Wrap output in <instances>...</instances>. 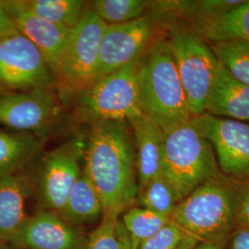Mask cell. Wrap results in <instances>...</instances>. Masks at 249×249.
Here are the masks:
<instances>
[{
  "mask_svg": "<svg viewBox=\"0 0 249 249\" xmlns=\"http://www.w3.org/2000/svg\"><path fill=\"white\" fill-rule=\"evenodd\" d=\"M83 157V170L98 193L103 217H121L133 207L139 193L136 151L128 121L92 124Z\"/></svg>",
  "mask_w": 249,
  "mask_h": 249,
  "instance_id": "1",
  "label": "cell"
},
{
  "mask_svg": "<svg viewBox=\"0 0 249 249\" xmlns=\"http://www.w3.org/2000/svg\"><path fill=\"white\" fill-rule=\"evenodd\" d=\"M140 107L164 132L191 119L186 94L167 38L155 37L140 56L137 70Z\"/></svg>",
  "mask_w": 249,
  "mask_h": 249,
  "instance_id": "2",
  "label": "cell"
},
{
  "mask_svg": "<svg viewBox=\"0 0 249 249\" xmlns=\"http://www.w3.org/2000/svg\"><path fill=\"white\" fill-rule=\"evenodd\" d=\"M240 185L222 173L207 180L178 202L171 223L197 243L225 244L237 229L235 208Z\"/></svg>",
  "mask_w": 249,
  "mask_h": 249,
  "instance_id": "3",
  "label": "cell"
},
{
  "mask_svg": "<svg viewBox=\"0 0 249 249\" xmlns=\"http://www.w3.org/2000/svg\"><path fill=\"white\" fill-rule=\"evenodd\" d=\"M220 174L212 144L191 119L164 132L161 175L175 190L179 202L207 180Z\"/></svg>",
  "mask_w": 249,
  "mask_h": 249,
  "instance_id": "4",
  "label": "cell"
},
{
  "mask_svg": "<svg viewBox=\"0 0 249 249\" xmlns=\"http://www.w3.org/2000/svg\"><path fill=\"white\" fill-rule=\"evenodd\" d=\"M167 36L190 114H203L220 62L210 44L187 22H168Z\"/></svg>",
  "mask_w": 249,
  "mask_h": 249,
  "instance_id": "5",
  "label": "cell"
},
{
  "mask_svg": "<svg viewBox=\"0 0 249 249\" xmlns=\"http://www.w3.org/2000/svg\"><path fill=\"white\" fill-rule=\"evenodd\" d=\"M139 59L91 80L76 94L77 114L81 120L93 124L129 121L142 115L137 78Z\"/></svg>",
  "mask_w": 249,
  "mask_h": 249,
  "instance_id": "6",
  "label": "cell"
},
{
  "mask_svg": "<svg viewBox=\"0 0 249 249\" xmlns=\"http://www.w3.org/2000/svg\"><path fill=\"white\" fill-rule=\"evenodd\" d=\"M107 26V23L89 8L85 9L78 24L72 29L55 76L56 85L67 93L77 94L94 80Z\"/></svg>",
  "mask_w": 249,
  "mask_h": 249,
  "instance_id": "7",
  "label": "cell"
},
{
  "mask_svg": "<svg viewBox=\"0 0 249 249\" xmlns=\"http://www.w3.org/2000/svg\"><path fill=\"white\" fill-rule=\"evenodd\" d=\"M62 106L53 90L9 91L0 96V125L46 141L63 120Z\"/></svg>",
  "mask_w": 249,
  "mask_h": 249,
  "instance_id": "8",
  "label": "cell"
},
{
  "mask_svg": "<svg viewBox=\"0 0 249 249\" xmlns=\"http://www.w3.org/2000/svg\"><path fill=\"white\" fill-rule=\"evenodd\" d=\"M0 85L9 91L55 89L45 56L18 31L0 36Z\"/></svg>",
  "mask_w": 249,
  "mask_h": 249,
  "instance_id": "9",
  "label": "cell"
},
{
  "mask_svg": "<svg viewBox=\"0 0 249 249\" xmlns=\"http://www.w3.org/2000/svg\"><path fill=\"white\" fill-rule=\"evenodd\" d=\"M191 122L212 144L220 172L235 180L249 179V123L203 113Z\"/></svg>",
  "mask_w": 249,
  "mask_h": 249,
  "instance_id": "10",
  "label": "cell"
},
{
  "mask_svg": "<svg viewBox=\"0 0 249 249\" xmlns=\"http://www.w3.org/2000/svg\"><path fill=\"white\" fill-rule=\"evenodd\" d=\"M84 151L80 142H72L42 157L35 187L42 210L57 213L62 209L82 172L80 160Z\"/></svg>",
  "mask_w": 249,
  "mask_h": 249,
  "instance_id": "11",
  "label": "cell"
},
{
  "mask_svg": "<svg viewBox=\"0 0 249 249\" xmlns=\"http://www.w3.org/2000/svg\"><path fill=\"white\" fill-rule=\"evenodd\" d=\"M155 18L145 15L129 22L107 25L94 79L116 71L139 58L154 39Z\"/></svg>",
  "mask_w": 249,
  "mask_h": 249,
  "instance_id": "12",
  "label": "cell"
},
{
  "mask_svg": "<svg viewBox=\"0 0 249 249\" xmlns=\"http://www.w3.org/2000/svg\"><path fill=\"white\" fill-rule=\"evenodd\" d=\"M85 237L55 213L41 209L27 217L7 245L14 249H82Z\"/></svg>",
  "mask_w": 249,
  "mask_h": 249,
  "instance_id": "13",
  "label": "cell"
},
{
  "mask_svg": "<svg viewBox=\"0 0 249 249\" xmlns=\"http://www.w3.org/2000/svg\"><path fill=\"white\" fill-rule=\"evenodd\" d=\"M18 32L41 51L55 78L72 29L53 24L27 9L23 0H3Z\"/></svg>",
  "mask_w": 249,
  "mask_h": 249,
  "instance_id": "14",
  "label": "cell"
},
{
  "mask_svg": "<svg viewBox=\"0 0 249 249\" xmlns=\"http://www.w3.org/2000/svg\"><path fill=\"white\" fill-rule=\"evenodd\" d=\"M133 134L139 190L161 174L164 131L143 115L128 121Z\"/></svg>",
  "mask_w": 249,
  "mask_h": 249,
  "instance_id": "15",
  "label": "cell"
},
{
  "mask_svg": "<svg viewBox=\"0 0 249 249\" xmlns=\"http://www.w3.org/2000/svg\"><path fill=\"white\" fill-rule=\"evenodd\" d=\"M204 113L249 123V86L235 80L220 63Z\"/></svg>",
  "mask_w": 249,
  "mask_h": 249,
  "instance_id": "16",
  "label": "cell"
},
{
  "mask_svg": "<svg viewBox=\"0 0 249 249\" xmlns=\"http://www.w3.org/2000/svg\"><path fill=\"white\" fill-rule=\"evenodd\" d=\"M34 185L23 172L0 178V243L8 244L26 220Z\"/></svg>",
  "mask_w": 249,
  "mask_h": 249,
  "instance_id": "17",
  "label": "cell"
},
{
  "mask_svg": "<svg viewBox=\"0 0 249 249\" xmlns=\"http://www.w3.org/2000/svg\"><path fill=\"white\" fill-rule=\"evenodd\" d=\"M208 43L242 41L249 43V1L220 14L186 19Z\"/></svg>",
  "mask_w": 249,
  "mask_h": 249,
  "instance_id": "18",
  "label": "cell"
},
{
  "mask_svg": "<svg viewBox=\"0 0 249 249\" xmlns=\"http://www.w3.org/2000/svg\"><path fill=\"white\" fill-rule=\"evenodd\" d=\"M45 142L31 134L0 128V178L22 172L39 156Z\"/></svg>",
  "mask_w": 249,
  "mask_h": 249,
  "instance_id": "19",
  "label": "cell"
},
{
  "mask_svg": "<svg viewBox=\"0 0 249 249\" xmlns=\"http://www.w3.org/2000/svg\"><path fill=\"white\" fill-rule=\"evenodd\" d=\"M56 214L73 226L94 223L103 218L101 199L84 170L72 187L62 209Z\"/></svg>",
  "mask_w": 249,
  "mask_h": 249,
  "instance_id": "20",
  "label": "cell"
},
{
  "mask_svg": "<svg viewBox=\"0 0 249 249\" xmlns=\"http://www.w3.org/2000/svg\"><path fill=\"white\" fill-rule=\"evenodd\" d=\"M27 9L53 24L73 29L85 11L82 0H23Z\"/></svg>",
  "mask_w": 249,
  "mask_h": 249,
  "instance_id": "21",
  "label": "cell"
},
{
  "mask_svg": "<svg viewBox=\"0 0 249 249\" xmlns=\"http://www.w3.org/2000/svg\"><path fill=\"white\" fill-rule=\"evenodd\" d=\"M121 221L129 234L133 249L170 223V218L136 206L121 215Z\"/></svg>",
  "mask_w": 249,
  "mask_h": 249,
  "instance_id": "22",
  "label": "cell"
},
{
  "mask_svg": "<svg viewBox=\"0 0 249 249\" xmlns=\"http://www.w3.org/2000/svg\"><path fill=\"white\" fill-rule=\"evenodd\" d=\"M178 202L175 190L161 174L139 190L136 200L139 207L168 218H171Z\"/></svg>",
  "mask_w": 249,
  "mask_h": 249,
  "instance_id": "23",
  "label": "cell"
},
{
  "mask_svg": "<svg viewBox=\"0 0 249 249\" xmlns=\"http://www.w3.org/2000/svg\"><path fill=\"white\" fill-rule=\"evenodd\" d=\"M209 44L225 70L235 80L249 86V43L223 41Z\"/></svg>",
  "mask_w": 249,
  "mask_h": 249,
  "instance_id": "24",
  "label": "cell"
},
{
  "mask_svg": "<svg viewBox=\"0 0 249 249\" xmlns=\"http://www.w3.org/2000/svg\"><path fill=\"white\" fill-rule=\"evenodd\" d=\"M82 249H133L121 218L103 217L98 227L85 237Z\"/></svg>",
  "mask_w": 249,
  "mask_h": 249,
  "instance_id": "25",
  "label": "cell"
},
{
  "mask_svg": "<svg viewBox=\"0 0 249 249\" xmlns=\"http://www.w3.org/2000/svg\"><path fill=\"white\" fill-rule=\"evenodd\" d=\"M152 6L144 0H97L90 9L107 25L121 24L142 18Z\"/></svg>",
  "mask_w": 249,
  "mask_h": 249,
  "instance_id": "26",
  "label": "cell"
},
{
  "mask_svg": "<svg viewBox=\"0 0 249 249\" xmlns=\"http://www.w3.org/2000/svg\"><path fill=\"white\" fill-rule=\"evenodd\" d=\"M197 244L199 243L170 221L160 231L141 244L138 249H190Z\"/></svg>",
  "mask_w": 249,
  "mask_h": 249,
  "instance_id": "27",
  "label": "cell"
},
{
  "mask_svg": "<svg viewBox=\"0 0 249 249\" xmlns=\"http://www.w3.org/2000/svg\"><path fill=\"white\" fill-rule=\"evenodd\" d=\"M235 217L237 228L249 229V180L242 183L236 198Z\"/></svg>",
  "mask_w": 249,
  "mask_h": 249,
  "instance_id": "28",
  "label": "cell"
},
{
  "mask_svg": "<svg viewBox=\"0 0 249 249\" xmlns=\"http://www.w3.org/2000/svg\"><path fill=\"white\" fill-rule=\"evenodd\" d=\"M223 249H249V229L237 228L225 243Z\"/></svg>",
  "mask_w": 249,
  "mask_h": 249,
  "instance_id": "29",
  "label": "cell"
},
{
  "mask_svg": "<svg viewBox=\"0 0 249 249\" xmlns=\"http://www.w3.org/2000/svg\"><path fill=\"white\" fill-rule=\"evenodd\" d=\"M15 22L4 6L3 0H0V36H6L17 32Z\"/></svg>",
  "mask_w": 249,
  "mask_h": 249,
  "instance_id": "30",
  "label": "cell"
},
{
  "mask_svg": "<svg viewBox=\"0 0 249 249\" xmlns=\"http://www.w3.org/2000/svg\"><path fill=\"white\" fill-rule=\"evenodd\" d=\"M225 244H206L199 243L194 248L190 249H223Z\"/></svg>",
  "mask_w": 249,
  "mask_h": 249,
  "instance_id": "31",
  "label": "cell"
},
{
  "mask_svg": "<svg viewBox=\"0 0 249 249\" xmlns=\"http://www.w3.org/2000/svg\"><path fill=\"white\" fill-rule=\"evenodd\" d=\"M9 89H7L5 87H3L2 85H0V96L5 94V93H7V92H9Z\"/></svg>",
  "mask_w": 249,
  "mask_h": 249,
  "instance_id": "32",
  "label": "cell"
},
{
  "mask_svg": "<svg viewBox=\"0 0 249 249\" xmlns=\"http://www.w3.org/2000/svg\"><path fill=\"white\" fill-rule=\"evenodd\" d=\"M0 249H9V246L3 243H0Z\"/></svg>",
  "mask_w": 249,
  "mask_h": 249,
  "instance_id": "33",
  "label": "cell"
},
{
  "mask_svg": "<svg viewBox=\"0 0 249 249\" xmlns=\"http://www.w3.org/2000/svg\"><path fill=\"white\" fill-rule=\"evenodd\" d=\"M9 249H12V248H10V247H9Z\"/></svg>",
  "mask_w": 249,
  "mask_h": 249,
  "instance_id": "34",
  "label": "cell"
}]
</instances>
